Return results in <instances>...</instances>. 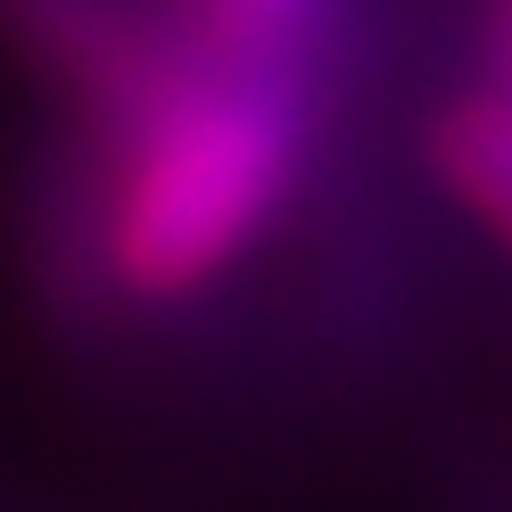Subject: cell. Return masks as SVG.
<instances>
[{
    "label": "cell",
    "instance_id": "4",
    "mask_svg": "<svg viewBox=\"0 0 512 512\" xmlns=\"http://www.w3.org/2000/svg\"><path fill=\"white\" fill-rule=\"evenodd\" d=\"M174 9L223 58H256V67H290V75L331 83V58H339L356 0H174Z\"/></svg>",
    "mask_w": 512,
    "mask_h": 512
},
{
    "label": "cell",
    "instance_id": "5",
    "mask_svg": "<svg viewBox=\"0 0 512 512\" xmlns=\"http://www.w3.org/2000/svg\"><path fill=\"white\" fill-rule=\"evenodd\" d=\"M479 83L512 91V0H479Z\"/></svg>",
    "mask_w": 512,
    "mask_h": 512
},
{
    "label": "cell",
    "instance_id": "2",
    "mask_svg": "<svg viewBox=\"0 0 512 512\" xmlns=\"http://www.w3.org/2000/svg\"><path fill=\"white\" fill-rule=\"evenodd\" d=\"M0 42L67 108L75 141H91L174 58L182 9L174 0H0Z\"/></svg>",
    "mask_w": 512,
    "mask_h": 512
},
{
    "label": "cell",
    "instance_id": "3",
    "mask_svg": "<svg viewBox=\"0 0 512 512\" xmlns=\"http://www.w3.org/2000/svg\"><path fill=\"white\" fill-rule=\"evenodd\" d=\"M422 149H430V174L446 182V199H455L496 248H512V91L504 83L446 91Z\"/></svg>",
    "mask_w": 512,
    "mask_h": 512
},
{
    "label": "cell",
    "instance_id": "1",
    "mask_svg": "<svg viewBox=\"0 0 512 512\" xmlns=\"http://www.w3.org/2000/svg\"><path fill=\"white\" fill-rule=\"evenodd\" d=\"M314 75L223 58L182 25L124 116L83 141L75 182L58 190L50 256L83 281L91 306H182L273 240L298 207L323 124Z\"/></svg>",
    "mask_w": 512,
    "mask_h": 512
}]
</instances>
